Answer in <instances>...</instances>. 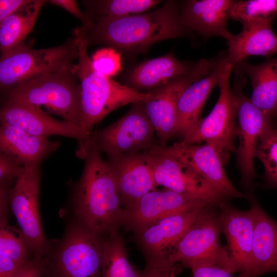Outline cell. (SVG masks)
Listing matches in <instances>:
<instances>
[{"label": "cell", "mask_w": 277, "mask_h": 277, "mask_svg": "<svg viewBox=\"0 0 277 277\" xmlns=\"http://www.w3.org/2000/svg\"><path fill=\"white\" fill-rule=\"evenodd\" d=\"M203 208L165 217L134 233L146 261H167L173 248Z\"/></svg>", "instance_id": "cell-19"}, {"label": "cell", "mask_w": 277, "mask_h": 277, "mask_svg": "<svg viewBox=\"0 0 277 277\" xmlns=\"http://www.w3.org/2000/svg\"><path fill=\"white\" fill-rule=\"evenodd\" d=\"M73 70L46 73L4 93L3 103L31 106L62 117L81 128L82 94L80 83Z\"/></svg>", "instance_id": "cell-4"}, {"label": "cell", "mask_w": 277, "mask_h": 277, "mask_svg": "<svg viewBox=\"0 0 277 277\" xmlns=\"http://www.w3.org/2000/svg\"><path fill=\"white\" fill-rule=\"evenodd\" d=\"M277 15V0L234 1L229 18L242 27L262 24H272Z\"/></svg>", "instance_id": "cell-31"}, {"label": "cell", "mask_w": 277, "mask_h": 277, "mask_svg": "<svg viewBox=\"0 0 277 277\" xmlns=\"http://www.w3.org/2000/svg\"><path fill=\"white\" fill-rule=\"evenodd\" d=\"M213 66V60L200 59L189 73L179 76L167 84L148 91L150 98L143 102L145 112L153 125L158 144L166 146L175 136L177 105L183 91L193 83L209 74Z\"/></svg>", "instance_id": "cell-9"}, {"label": "cell", "mask_w": 277, "mask_h": 277, "mask_svg": "<svg viewBox=\"0 0 277 277\" xmlns=\"http://www.w3.org/2000/svg\"><path fill=\"white\" fill-rule=\"evenodd\" d=\"M1 123L19 128L38 137L48 138L51 135H60L77 140V153L85 151L90 138L75 125L65 120H58L36 108L13 103H3L0 111Z\"/></svg>", "instance_id": "cell-17"}, {"label": "cell", "mask_w": 277, "mask_h": 277, "mask_svg": "<svg viewBox=\"0 0 277 277\" xmlns=\"http://www.w3.org/2000/svg\"><path fill=\"white\" fill-rule=\"evenodd\" d=\"M91 59L94 69L108 77L116 75L122 69L121 55L113 48L105 47L97 50Z\"/></svg>", "instance_id": "cell-33"}, {"label": "cell", "mask_w": 277, "mask_h": 277, "mask_svg": "<svg viewBox=\"0 0 277 277\" xmlns=\"http://www.w3.org/2000/svg\"><path fill=\"white\" fill-rule=\"evenodd\" d=\"M52 5L59 6L65 10L67 11L75 17L79 19L83 27H86L89 25L92 22V19L86 12L82 11L79 8L76 1L73 0H50L48 1Z\"/></svg>", "instance_id": "cell-37"}, {"label": "cell", "mask_w": 277, "mask_h": 277, "mask_svg": "<svg viewBox=\"0 0 277 277\" xmlns=\"http://www.w3.org/2000/svg\"><path fill=\"white\" fill-rule=\"evenodd\" d=\"M273 125H274L273 126L277 128V115H276V117H275V120L274 121Z\"/></svg>", "instance_id": "cell-40"}, {"label": "cell", "mask_w": 277, "mask_h": 277, "mask_svg": "<svg viewBox=\"0 0 277 277\" xmlns=\"http://www.w3.org/2000/svg\"><path fill=\"white\" fill-rule=\"evenodd\" d=\"M101 152L93 131L74 191L73 206L80 223L102 236L117 231L124 209L115 179Z\"/></svg>", "instance_id": "cell-2"}, {"label": "cell", "mask_w": 277, "mask_h": 277, "mask_svg": "<svg viewBox=\"0 0 277 277\" xmlns=\"http://www.w3.org/2000/svg\"><path fill=\"white\" fill-rule=\"evenodd\" d=\"M266 23L242 27L227 41L226 63L233 67L248 56L270 57L277 54V35Z\"/></svg>", "instance_id": "cell-26"}, {"label": "cell", "mask_w": 277, "mask_h": 277, "mask_svg": "<svg viewBox=\"0 0 277 277\" xmlns=\"http://www.w3.org/2000/svg\"><path fill=\"white\" fill-rule=\"evenodd\" d=\"M255 157L263 165L265 185L277 189V128L272 126L263 136Z\"/></svg>", "instance_id": "cell-32"}, {"label": "cell", "mask_w": 277, "mask_h": 277, "mask_svg": "<svg viewBox=\"0 0 277 277\" xmlns=\"http://www.w3.org/2000/svg\"><path fill=\"white\" fill-rule=\"evenodd\" d=\"M234 0H185L179 2L181 19L193 33L205 39L220 36L229 40L227 28L229 11Z\"/></svg>", "instance_id": "cell-21"}, {"label": "cell", "mask_w": 277, "mask_h": 277, "mask_svg": "<svg viewBox=\"0 0 277 277\" xmlns=\"http://www.w3.org/2000/svg\"><path fill=\"white\" fill-rule=\"evenodd\" d=\"M145 152L157 186L200 197L214 206L228 200L189 166L165 152L159 144Z\"/></svg>", "instance_id": "cell-13"}, {"label": "cell", "mask_w": 277, "mask_h": 277, "mask_svg": "<svg viewBox=\"0 0 277 277\" xmlns=\"http://www.w3.org/2000/svg\"><path fill=\"white\" fill-rule=\"evenodd\" d=\"M73 35L78 49L77 62L73 71L78 77L81 88V128L90 138L93 127L107 114L128 104L146 102L150 94L148 91H137L97 72L87 53L88 46L80 27L75 28Z\"/></svg>", "instance_id": "cell-3"}, {"label": "cell", "mask_w": 277, "mask_h": 277, "mask_svg": "<svg viewBox=\"0 0 277 277\" xmlns=\"http://www.w3.org/2000/svg\"><path fill=\"white\" fill-rule=\"evenodd\" d=\"M104 239L83 224L69 230L54 256L55 277H98Z\"/></svg>", "instance_id": "cell-11"}, {"label": "cell", "mask_w": 277, "mask_h": 277, "mask_svg": "<svg viewBox=\"0 0 277 277\" xmlns=\"http://www.w3.org/2000/svg\"><path fill=\"white\" fill-rule=\"evenodd\" d=\"M245 77L235 76L232 93L238 119L236 149L237 165L241 174V185L246 192L253 190L257 174L254 159L258 145L265 133L273 126V122L251 102L244 93Z\"/></svg>", "instance_id": "cell-7"}, {"label": "cell", "mask_w": 277, "mask_h": 277, "mask_svg": "<svg viewBox=\"0 0 277 277\" xmlns=\"http://www.w3.org/2000/svg\"><path fill=\"white\" fill-rule=\"evenodd\" d=\"M78 57L76 38L53 47L35 49L23 45L1 56L0 87L3 93L43 74L73 70Z\"/></svg>", "instance_id": "cell-5"}, {"label": "cell", "mask_w": 277, "mask_h": 277, "mask_svg": "<svg viewBox=\"0 0 277 277\" xmlns=\"http://www.w3.org/2000/svg\"><path fill=\"white\" fill-rule=\"evenodd\" d=\"M221 232L225 246L238 277H251L254 221L252 210L234 207L227 201L218 205Z\"/></svg>", "instance_id": "cell-16"}, {"label": "cell", "mask_w": 277, "mask_h": 277, "mask_svg": "<svg viewBox=\"0 0 277 277\" xmlns=\"http://www.w3.org/2000/svg\"><path fill=\"white\" fill-rule=\"evenodd\" d=\"M244 196L250 204L254 221L251 277L277 272V221L262 208L253 190Z\"/></svg>", "instance_id": "cell-22"}, {"label": "cell", "mask_w": 277, "mask_h": 277, "mask_svg": "<svg viewBox=\"0 0 277 277\" xmlns=\"http://www.w3.org/2000/svg\"><path fill=\"white\" fill-rule=\"evenodd\" d=\"M1 215L0 277H10L29 260L32 251L20 229Z\"/></svg>", "instance_id": "cell-28"}, {"label": "cell", "mask_w": 277, "mask_h": 277, "mask_svg": "<svg viewBox=\"0 0 277 277\" xmlns=\"http://www.w3.org/2000/svg\"><path fill=\"white\" fill-rule=\"evenodd\" d=\"M25 168L9 156L0 153V184L8 185L17 179L25 171Z\"/></svg>", "instance_id": "cell-36"}, {"label": "cell", "mask_w": 277, "mask_h": 277, "mask_svg": "<svg viewBox=\"0 0 277 277\" xmlns=\"http://www.w3.org/2000/svg\"><path fill=\"white\" fill-rule=\"evenodd\" d=\"M233 66L227 64L219 84L220 95L214 107L205 118H202L181 141L186 144L202 142L215 146L229 156L236 152L237 136L236 111L234 96L230 87Z\"/></svg>", "instance_id": "cell-8"}, {"label": "cell", "mask_w": 277, "mask_h": 277, "mask_svg": "<svg viewBox=\"0 0 277 277\" xmlns=\"http://www.w3.org/2000/svg\"><path fill=\"white\" fill-rule=\"evenodd\" d=\"M106 162L115 179L124 209L157 187L145 151L107 154Z\"/></svg>", "instance_id": "cell-18"}, {"label": "cell", "mask_w": 277, "mask_h": 277, "mask_svg": "<svg viewBox=\"0 0 277 277\" xmlns=\"http://www.w3.org/2000/svg\"><path fill=\"white\" fill-rule=\"evenodd\" d=\"M213 205L200 197L172 190H154L124 209L122 225L134 233L165 217Z\"/></svg>", "instance_id": "cell-14"}, {"label": "cell", "mask_w": 277, "mask_h": 277, "mask_svg": "<svg viewBox=\"0 0 277 277\" xmlns=\"http://www.w3.org/2000/svg\"><path fill=\"white\" fill-rule=\"evenodd\" d=\"M235 76H246L252 88V103L273 122L277 115V56L251 64L244 60L233 67Z\"/></svg>", "instance_id": "cell-25"}, {"label": "cell", "mask_w": 277, "mask_h": 277, "mask_svg": "<svg viewBox=\"0 0 277 277\" xmlns=\"http://www.w3.org/2000/svg\"><path fill=\"white\" fill-rule=\"evenodd\" d=\"M44 267L41 258L30 260L10 277H42Z\"/></svg>", "instance_id": "cell-38"}, {"label": "cell", "mask_w": 277, "mask_h": 277, "mask_svg": "<svg viewBox=\"0 0 277 277\" xmlns=\"http://www.w3.org/2000/svg\"><path fill=\"white\" fill-rule=\"evenodd\" d=\"M48 1L28 0L15 12L0 22L1 56L25 44L43 6Z\"/></svg>", "instance_id": "cell-27"}, {"label": "cell", "mask_w": 277, "mask_h": 277, "mask_svg": "<svg viewBox=\"0 0 277 277\" xmlns=\"http://www.w3.org/2000/svg\"><path fill=\"white\" fill-rule=\"evenodd\" d=\"M189 269L192 277H238L231 266L219 262H203L194 265Z\"/></svg>", "instance_id": "cell-34"}, {"label": "cell", "mask_w": 277, "mask_h": 277, "mask_svg": "<svg viewBox=\"0 0 277 277\" xmlns=\"http://www.w3.org/2000/svg\"><path fill=\"white\" fill-rule=\"evenodd\" d=\"M195 62L181 61L170 52L149 59L135 66L128 72L125 85L141 92L163 86L174 78L190 72Z\"/></svg>", "instance_id": "cell-24"}, {"label": "cell", "mask_w": 277, "mask_h": 277, "mask_svg": "<svg viewBox=\"0 0 277 277\" xmlns=\"http://www.w3.org/2000/svg\"><path fill=\"white\" fill-rule=\"evenodd\" d=\"M160 0H89L83 3L92 19L119 18L143 13L159 4Z\"/></svg>", "instance_id": "cell-30"}, {"label": "cell", "mask_w": 277, "mask_h": 277, "mask_svg": "<svg viewBox=\"0 0 277 277\" xmlns=\"http://www.w3.org/2000/svg\"><path fill=\"white\" fill-rule=\"evenodd\" d=\"M162 148L189 166L227 199L244 196L232 185L224 169L229 156L215 146L210 143L200 145L180 142Z\"/></svg>", "instance_id": "cell-15"}, {"label": "cell", "mask_w": 277, "mask_h": 277, "mask_svg": "<svg viewBox=\"0 0 277 277\" xmlns=\"http://www.w3.org/2000/svg\"><path fill=\"white\" fill-rule=\"evenodd\" d=\"M101 277H141L130 264L125 244L117 231L104 239Z\"/></svg>", "instance_id": "cell-29"}, {"label": "cell", "mask_w": 277, "mask_h": 277, "mask_svg": "<svg viewBox=\"0 0 277 277\" xmlns=\"http://www.w3.org/2000/svg\"><path fill=\"white\" fill-rule=\"evenodd\" d=\"M155 133L143 102L132 104L128 112L110 125L93 130L97 148L107 154L149 150L158 144Z\"/></svg>", "instance_id": "cell-10"}, {"label": "cell", "mask_w": 277, "mask_h": 277, "mask_svg": "<svg viewBox=\"0 0 277 277\" xmlns=\"http://www.w3.org/2000/svg\"><path fill=\"white\" fill-rule=\"evenodd\" d=\"M221 232L218 206L204 208L169 254L168 262L188 268L208 262L232 265L226 247L220 243Z\"/></svg>", "instance_id": "cell-6"}, {"label": "cell", "mask_w": 277, "mask_h": 277, "mask_svg": "<svg viewBox=\"0 0 277 277\" xmlns=\"http://www.w3.org/2000/svg\"><path fill=\"white\" fill-rule=\"evenodd\" d=\"M182 265L169 264L167 261H146L144 269L140 271L141 277H176L179 274Z\"/></svg>", "instance_id": "cell-35"}, {"label": "cell", "mask_w": 277, "mask_h": 277, "mask_svg": "<svg viewBox=\"0 0 277 277\" xmlns=\"http://www.w3.org/2000/svg\"><path fill=\"white\" fill-rule=\"evenodd\" d=\"M39 168H25L9 193V203L19 229L38 259L47 249L39 209Z\"/></svg>", "instance_id": "cell-12"}, {"label": "cell", "mask_w": 277, "mask_h": 277, "mask_svg": "<svg viewBox=\"0 0 277 277\" xmlns=\"http://www.w3.org/2000/svg\"><path fill=\"white\" fill-rule=\"evenodd\" d=\"M227 51L220 52L213 57L210 73L193 83L182 93L179 100L175 136L182 140L202 118L203 108L214 88L219 85L226 68Z\"/></svg>", "instance_id": "cell-20"}, {"label": "cell", "mask_w": 277, "mask_h": 277, "mask_svg": "<svg viewBox=\"0 0 277 277\" xmlns=\"http://www.w3.org/2000/svg\"><path fill=\"white\" fill-rule=\"evenodd\" d=\"M92 20L80 27L88 46L103 45L128 52H143L157 42L193 34L182 23L179 2L173 0L147 13Z\"/></svg>", "instance_id": "cell-1"}, {"label": "cell", "mask_w": 277, "mask_h": 277, "mask_svg": "<svg viewBox=\"0 0 277 277\" xmlns=\"http://www.w3.org/2000/svg\"><path fill=\"white\" fill-rule=\"evenodd\" d=\"M28 0H1L0 1V22L10 15L21 7L25 4Z\"/></svg>", "instance_id": "cell-39"}, {"label": "cell", "mask_w": 277, "mask_h": 277, "mask_svg": "<svg viewBox=\"0 0 277 277\" xmlns=\"http://www.w3.org/2000/svg\"><path fill=\"white\" fill-rule=\"evenodd\" d=\"M58 142L32 135L1 123L0 151L25 168L40 167L42 161L60 147Z\"/></svg>", "instance_id": "cell-23"}]
</instances>
